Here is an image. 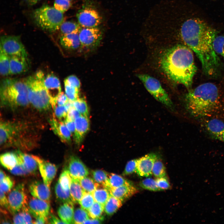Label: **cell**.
Wrapping results in <instances>:
<instances>
[{
	"label": "cell",
	"instance_id": "cell-1",
	"mask_svg": "<svg viewBox=\"0 0 224 224\" xmlns=\"http://www.w3.org/2000/svg\"><path fill=\"white\" fill-rule=\"evenodd\" d=\"M217 33L215 30L197 18L187 20L180 30L183 41L195 53L204 72L209 76L215 74L220 65V60L213 46Z\"/></svg>",
	"mask_w": 224,
	"mask_h": 224
},
{
	"label": "cell",
	"instance_id": "cell-2",
	"mask_svg": "<svg viewBox=\"0 0 224 224\" xmlns=\"http://www.w3.org/2000/svg\"><path fill=\"white\" fill-rule=\"evenodd\" d=\"M159 64L169 79L191 87L197 69L193 51L186 45L178 44L165 49L160 55Z\"/></svg>",
	"mask_w": 224,
	"mask_h": 224
},
{
	"label": "cell",
	"instance_id": "cell-3",
	"mask_svg": "<svg viewBox=\"0 0 224 224\" xmlns=\"http://www.w3.org/2000/svg\"><path fill=\"white\" fill-rule=\"evenodd\" d=\"M184 99L187 111L196 118L211 115L218 110L220 106L218 89L212 83H203L189 90Z\"/></svg>",
	"mask_w": 224,
	"mask_h": 224
},
{
	"label": "cell",
	"instance_id": "cell-4",
	"mask_svg": "<svg viewBox=\"0 0 224 224\" xmlns=\"http://www.w3.org/2000/svg\"><path fill=\"white\" fill-rule=\"evenodd\" d=\"M0 96L3 104L12 107L25 106L30 102L24 80H2L0 85Z\"/></svg>",
	"mask_w": 224,
	"mask_h": 224
},
{
	"label": "cell",
	"instance_id": "cell-5",
	"mask_svg": "<svg viewBox=\"0 0 224 224\" xmlns=\"http://www.w3.org/2000/svg\"><path fill=\"white\" fill-rule=\"evenodd\" d=\"M45 75L41 70L24 80L29 102L40 110H48L51 106L44 84Z\"/></svg>",
	"mask_w": 224,
	"mask_h": 224
},
{
	"label": "cell",
	"instance_id": "cell-6",
	"mask_svg": "<svg viewBox=\"0 0 224 224\" xmlns=\"http://www.w3.org/2000/svg\"><path fill=\"white\" fill-rule=\"evenodd\" d=\"M33 16L38 26L50 32L59 29L63 22V13L47 5H44L34 10Z\"/></svg>",
	"mask_w": 224,
	"mask_h": 224
},
{
	"label": "cell",
	"instance_id": "cell-7",
	"mask_svg": "<svg viewBox=\"0 0 224 224\" xmlns=\"http://www.w3.org/2000/svg\"><path fill=\"white\" fill-rule=\"evenodd\" d=\"M137 76L147 90L156 100L170 109L173 108L171 99L157 79L145 74H138Z\"/></svg>",
	"mask_w": 224,
	"mask_h": 224
},
{
	"label": "cell",
	"instance_id": "cell-8",
	"mask_svg": "<svg viewBox=\"0 0 224 224\" xmlns=\"http://www.w3.org/2000/svg\"><path fill=\"white\" fill-rule=\"evenodd\" d=\"M0 48L9 56L27 57L25 48L18 36L4 35L1 37Z\"/></svg>",
	"mask_w": 224,
	"mask_h": 224
},
{
	"label": "cell",
	"instance_id": "cell-9",
	"mask_svg": "<svg viewBox=\"0 0 224 224\" xmlns=\"http://www.w3.org/2000/svg\"><path fill=\"white\" fill-rule=\"evenodd\" d=\"M8 199L11 211L16 213L28 207L27 196L24 184H17L9 193Z\"/></svg>",
	"mask_w": 224,
	"mask_h": 224
},
{
	"label": "cell",
	"instance_id": "cell-10",
	"mask_svg": "<svg viewBox=\"0 0 224 224\" xmlns=\"http://www.w3.org/2000/svg\"><path fill=\"white\" fill-rule=\"evenodd\" d=\"M81 46L87 49L97 47L102 39L103 33L97 27L82 28L78 33Z\"/></svg>",
	"mask_w": 224,
	"mask_h": 224
},
{
	"label": "cell",
	"instance_id": "cell-11",
	"mask_svg": "<svg viewBox=\"0 0 224 224\" xmlns=\"http://www.w3.org/2000/svg\"><path fill=\"white\" fill-rule=\"evenodd\" d=\"M78 22L82 28L98 27L102 22V18L99 12L92 7H84L77 14Z\"/></svg>",
	"mask_w": 224,
	"mask_h": 224
},
{
	"label": "cell",
	"instance_id": "cell-12",
	"mask_svg": "<svg viewBox=\"0 0 224 224\" xmlns=\"http://www.w3.org/2000/svg\"><path fill=\"white\" fill-rule=\"evenodd\" d=\"M44 84L51 106L54 108L58 97L62 92L59 80L54 75L49 74L45 76Z\"/></svg>",
	"mask_w": 224,
	"mask_h": 224
},
{
	"label": "cell",
	"instance_id": "cell-13",
	"mask_svg": "<svg viewBox=\"0 0 224 224\" xmlns=\"http://www.w3.org/2000/svg\"><path fill=\"white\" fill-rule=\"evenodd\" d=\"M37 161L38 169L43 182L49 187L55 177L57 171L56 166L40 157L32 155Z\"/></svg>",
	"mask_w": 224,
	"mask_h": 224
},
{
	"label": "cell",
	"instance_id": "cell-14",
	"mask_svg": "<svg viewBox=\"0 0 224 224\" xmlns=\"http://www.w3.org/2000/svg\"><path fill=\"white\" fill-rule=\"evenodd\" d=\"M29 212L32 216L35 218L42 217L48 220L49 215V202L33 197L28 202Z\"/></svg>",
	"mask_w": 224,
	"mask_h": 224
},
{
	"label": "cell",
	"instance_id": "cell-15",
	"mask_svg": "<svg viewBox=\"0 0 224 224\" xmlns=\"http://www.w3.org/2000/svg\"><path fill=\"white\" fill-rule=\"evenodd\" d=\"M157 159V155L151 153L138 159L136 172L141 176L151 175L154 164Z\"/></svg>",
	"mask_w": 224,
	"mask_h": 224
},
{
	"label": "cell",
	"instance_id": "cell-16",
	"mask_svg": "<svg viewBox=\"0 0 224 224\" xmlns=\"http://www.w3.org/2000/svg\"><path fill=\"white\" fill-rule=\"evenodd\" d=\"M68 170L72 178L79 179L87 176L89 174L88 168L78 157L72 156L68 161Z\"/></svg>",
	"mask_w": 224,
	"mask_h": 224
},
{
	"label": "cell",
	"instance_id": "cell-17",
	"mask_svg": "<svg viewBox=\"0 0 224 224\" xmlns=\"http://www.w3.org/2000/svg\"><path fill=\"white\" fill-rule=\"evenodd\" d=\"M205 128L209 134L214 139L224 143V122L217 118L208 119Z\"/></svg>",
	"mask_w": 224,
	"mask_h": 224
},
{
	"label": "cell",
	"instance_id": "cell-18",
	"mask_svg": "<svg viewBox=\"0 0 224 224\" xmlns=\"http://www.w3.org/2000/svg\"><path fill=\"white\" fill-rule=\"evenodd\" d=\"M74 122L75 128L73 138L76 143L79 145L90 129L89 118L81 115L76 119Z\"/></svg>",
	"mask_w": 224,
	"mask_h": 224
},
{
	"label": "cell",
	"instance_id": "cell-19",
	"mask_svg": "<svg viewBox=\"0 0 224 224\" xmlns=\"http://www.w3.org/2000/svg\"><path fill=\"white\" fill-rule=\"evenodd\" d=\"M29 190L33 197L49 202L50 188L43 181H35L32 182L29 186Z\"/></svg>",
	"mask_w": 224,
	"mask_h": 224
},
{
	"label": "cell",
	"instance_id": "cell-20",
	"mask_svg": "<svg viewBox=\"0 0 224 224\" xmlns=\"http://www.w3.org/2000/svg\"><path fill=\"white\" fill-rule=\"evenodd\" d=\"M29 67L27 57L19 55L10 56V75L25 72L27 71Z\"/></svg>",
	"mask_w": 224,
	"mask_h": 224
},
{
	"label": "cell",
	"instance_id": "cell-21",
	"mask_svg": "<svg viewBox=\"0 0 224 224\" xmlns=\"http://www.w3.org/2000/svg\"><path fill=\"white\" fill-rule=\"evenodd\" d=\"M18 127L10 122H1L0 124V142L3 145L11 141L18 131Z\"/></svg>",
	"mask_w": 224,
	"mask_h": 224
},
{
	"label": "cell",
	"instance_id": "cell-22",
	"mask_svg": "<svg viewBox=\"0 0 224 224\" xmlns=\"http://www.w3.org/2000/svg\"><path fill=\"white\" fill-rule=\"evenodd\" d=\"M110 194L122 202L135 194L138 189L130 182L121 186L109 189Z\"/></svg>",
	"mask_w": 224,
	"mask_h": 224
},
{
	"label": "cell",
	"instance_id": "cell-23",
	"mask_svg": "<svg viewBox=\"0 0 224 224\" xmlns=\"http://www.w3.org/2000/svg\"><path fill=\"white\" fill-rule=\"evenodd\" d=\"M49 122L53 132L62 142L66 143L71 142L72 134L64 121H58L53 119L50 120Z\"/></svg>",
	"mask_w": 224,
	"mask_h": 224
},
{
	"label": "cell",
	"instance_id": "cell-24",
	"mask_svg": "<svg viewBox=\"0 0 224 224\" xmlns=\"http://www.w3.org/2000/svg\"><path fill=\"white\" fill-rule=\"evenodd\" d=\"M73 202L63 203L58 209V216L65 224H73Z\"/></svg>",
	"mask_w": 224,
	"mask_h": 224
},
{
	"label": "cell",
	"instance_id": "cell-25",
	"mask_svg": "<svg viewBox=\"0 0 224 224\" xmlns=\"http://www.w3.org/2000/svg\"><path fill=\"white\" fill-rule=\"evenodd\" d=\"M61 45L68 49L75 50L81 46L78 33H72L62 35L60 39Z\"/></svg>",
	"mask_w": 224,
	"mask_h": 224
},
{
	"label": "cell",
	"instance_id": "cell-26",
	"mask_svg": "<svg viewBox=\"0 0 224 224\" xmlns=\"http://www.w3.org/2000/svg\"><path fill=\"white\" fill-rule=\"evenodd\" d=\"M20 161L24 167L29 174L35 173L38 168V163L33 157L20 151L17 152Z\"/></svg>",
	"mask_w": 224,
	"mask_h": 224
},
{
	"label": "cell",
	"instance_id": "cell-27",
	"mask_svg": "<svg viewBox=\"0 0 224 224\" xmlns=\"http://www.w3.org/2000/svg\"><path fill=\"white\" fill-rule=\"evenodd\" d=\"M17 154L12 152H7L0 156L1 164L4 168L9 170H12L16 165L19 161Z\"/></svg>",
	"mask_w": 224,
	"mask_h": 224
},
{
	"label": "cell",
	"instance_id": "cell-28",
	"mask_svg": "<svg viewBox=\"0 0 224 224\" xmlns=\"http://www.w3.org/2000/svg\"><path fill=\"white\" fill-rule=\"evenodd\" d=\"M71 198L74 203H79L85 192L78 179L72 178V181L69 188Z\"/></svg>",
	"mask_w": 224,
	"mask_h": 224
},
{
	"label": "cell",
	"instance_id": "cell-29",
	"mask_svg": "<svg viewBox=\"0 0 224 224\" xmlns=\"http://www.w3.org/2000/svg\"><path fill=\"white\" fill-rule=\"evenodd\" d=\"M122 202L111 194L104 206V210L108 216L114 214L122 205Z\"/></svg>",
	"mask_w": 224,
	"mask_h": 224
},
{
	"label": "cell",
	"instance_id": "cell-30",
	"mask_svg": "<svg viewBox=\"0 0 224 224\" xmlns=\"http://www.w3.org/2000/svg\"><path fill=\"white\" fill-rule=\"evenodd\" d=\"M92 194L95 201L104 206L110 194L107 188L99 184Z\"/></svg>",
	"mask_w": 224,
	"mask_h": 224
},
{
	"label": "cell",
	"instance_id": "cell-31",
	"mask_svg": "<svg viewBox=\"0 0 224 224\" xmlns=\"http://www.w3.org/2000/svg\"><path fill=\"white\" fill-rule=\"evenodd\" d=\"M15 215L13 218L15 224H34L32 215L29 211L28 207L24 208Z\"/></svg>",
	"mask_w": 224,
	"mask_h": 224
},
{
	"label": "cell",
	"instance_id": "cell-32",
	"mask_svg": "<svg viewBox=\"0 0 224 224\" xmlns=\"http://www.w3.org/2000/svg\"><path fill=\"white\" fill-rule=\"evenodd\" d=\"M92 179L98 184L102 185L108 189L110 188L108 180L109 174L102 170H96L91 172Z\"/></svg>",
	"mask_w": 224,
	"mask_h": 224
},
{
	"label": "cell",
	"instance_id": "cell-33",
	"mask_svg": "<svg viewBox=\"0 0 224 224\" xmlns=\"http://www.w3.org/2000/svg\"><path fill=\"white\" fill-rule=\"evenodd\" d=\"M82 27L78 23L72 21L63 22L60 28L62 35L72 33H79Z\"/></svg>",
	"mask_w": 224,
	"mask_h": 224
},
{
	"label": "cell",
	"instance_id": "cell-34",
	"mask_svg": "<svg viewBox=\"0 0 224 224\" xmlns=\"http://www.w3.org/2000/svg\"><path fill=\"white\" fill-rule=\"evenodd\" d=\"M0 72L2 76L10 75V56L0 48Z\"/></svg>",
	"mask_w": 224,
	"mask_h": 224
},
{
	"label": "cell",
	"instance_id": "cell-35",
	"mask_svg": "<svg viewBox=\"0 0 224 224\" xmlns=\"http://www.w3.org/2000/svg\"><path fill=\"white\" fill-rule=\"evenodd\" d=\"M55 192L57 198L63 203L73 202L69 189L66 190L63 189L58 181L55 186Z\"/></svg>",
	"mask_w": 224,
	"mask_h": 224
},
{
	"label": "cell",
	"instance_id": "cell-36",
	"mask_svg": "<svg viewBox=\"0 0 224 224\" xmlns=\"http://www.w3.org/2000/svg\"><path fill=\"white\" fill-rule=\"evenodd\" d=\"M78 180L82 187L86 192L92 194L99 185L92 178L87 176Z\"/></svg>",
	"mask_w": 224,
	"mask_h": 224
},
{
	"label": "cell",
	"instance_id": "cell-37",
	"mask_svg": "<svg viewBox=\"0 0 224 224\" xmlns=\"http://www.w3.org/2000/svg\"><path fill=\"white\" fill-rule=\"evenodd\" d=\"M108 178L109 189L117 188L131 182L122 176L113 173L109 174Z\"/></svg>",
	"mask_w": 224,
	"mask_h": 224
},
{
	"label": "cell",
	"instance_id": "cell-38",
	"mask_svg": "<svg viewBox=\"0 0 224 224\" xmlns=\"http://www.w3.org/2000/svg\"><path fill=\"white\" fill-rule=\"evenodd\" d=\"M74 107L83 116L89 117V109L86 100L79 98L73 102Z\"/></svg>",
	"mask_w": 224,
	"mask_h": 224
},
{
	"label": "cell",
	"instance_id": "cell-39",
	"mask_svg": "<svg viewBox=\"0 0 224 224\" xmlns=\"http://www.w3.org/2000/svg\"><path fill=\"white\" fill-rule=\"evenodd\" d=\"M87 211L81 207L75 209L74 212L73 224H83L89 218Z\"/></svg>",
	"mask_w": 224,
	"mask_h": 224
},
{
	"label": "cell",
	"instance_id": "cell-40",
	"mask_svg": "<svg viewBox=\"0 0 224 224\" xmlns=\"http://www.w3.org/2000/svg\"><path fill=\"white\" fill-rule=\"evenodd\" d=\"M63 189H69L72 181V177L68 169L64 170L60 175L58 181Z\"/></svg>",
	"mask_w": 224,
	"mask_h": 224
},
{
	"label": "cell",
	"instance_id": "cell-41",
	"mask_svg": "<svg viewBox=\"0 0 224 224\" xmlns=\"http://www.w3.org/2000/svg\"><path fill=\"white\" fill-rule=\"evenodd\" d=\"M104 210V206L95 201L87 212L90 217L95 218L101 217Z\"/></svg>",
	"mask_w": 224,
	"mask_h": 224
},
{
	"label": "cell",
	"instance_id": "cell-42",
	"mask_svg": "<svg viewBox=\"0 0 224 224\" xmlns=\"http://www.w3.org/2000/svg\"><path fill=\"white\" fill-rule=\"evenodd\" d=\"M65 94L68 100L74 101L79 98L80 89L64 82Z\"/></svg>",
	"mask_w": 224,
	"mask_h": 224
},
{
	"label": "cell",
	"instance_id": "cell-43",
	"mask_svg": "<svg viewBox=\"0 0 224 224\" xmlns=\"http://www.w3.org/2000/svg\"><path fill=\"white\" fill-rule=\"evenodd\" d=\"M152 174L156 178L166 176L165 167L161 161L157 159L155 161L152 169Z\"/></svg>",
	"mask_w": 224,
	"mask_h": 224
},
{
	"label": "cell",
	"instance_id": "cell-44",
	"mask_svg": "<svg viewBox=\"0 0 224 224\" xmlns=\"http://www.w3.org/2000/svg\"><path fill=\"white\" fill-rule=\"evenodd\" d=\"M213 46L215 52L224 60V35H217L213 40Z\"/></svg>",
	"mask_w": 224,
	"mask_h": 224
},
{
	"label": "cell",
	"instance_id": "cell-45",
	"mask_svg": "<svg viewBox=\"0 0 224 224\" xmlns=\"http://www.w3.org/2000/svg\"><path fill=\"white\" fill-rule=\"evenodd\" d=\"M95 201L92 194L85 192L79 203L81 208L87 211Z\"/></svg>",
	"mask_w": 224,
	"mask_h": 224
},
{
	"label": "cell",
	"instance_id": "cell-46",
	"mask_svg": "<svg viewBox=\"0 0 224 224\" xmlns=\"http://www.w3.org/2000/svg\"><path fill=\"white\" fill-rule=\"evenodd\" d=\"M140 186L143 189L152 191H158L161 190L158 187L156 180L148 178L142 180L139 184Z\"/></svg>",
	"mask_w": 224,
	"mask_h": 224
},
{
	"label": "cell",
	"instance_id": "cell-47",
	"mask_svg": "<svg viewBox=\"0 0 224 224\" xmlns=\"http://www.w3.org/2000/svg\"><path fill=\"white\" fill-rule=\"evenodd\" d=\"M71 4V2L66 0H55L54 7L63 13L69 9Z\"/></svg>",
	"mask_w": 224,
	"mask_h": 224
},
{
	"label": "cell",
	"instance_id": "cell-48",
	"mask_svg": "<svg viewBox=\"0 0 224 224\" xmlns=\"http://www.w3.org/2000/svg\"><path fill=\"white\" fill-rule=\"evenodd\" d=\"M68 110L65 105H58L54 108L55 114L60 121H63V119L64 121L67 118Z\"/></svg>",
	"mask_w": 224,
	"mask_h": 224
},
{
	"label": "cell",
	"instance_id": "cell-49",
	"mask_svg": "<svg viewBox=\"0 0 224 224\" xmlns=\"http://www.w3.org/2000/svg\"><path fill=\"white\" fill-rule=\"evenodd\" d=\"M14 185V182L11 178L6 175L4 179L0 182V189L5 193L9 191Z\"/></svg>",
	"mask_w": 224,
	"mask_h": 224
},
{
	"label": "cell",
	"instance_id": "cell-50",
	"mask_svg": "<svg viewBox=\"0 0 224 224\" xmlns=\"http://www.w3.org/2000/svg\"><path fill=\"white\" fill-rule=\"evenodd\" d=\"M138 159H134L128 161L126 165L123 175H127L136 172Z\"/></svg>",
	"mask_w": 224,
	"mask_h": 224
},
{
	"label": "cell",
	"instance_id": "cell-51",
	"mask_svg": "<svg viewBox=\"0 0 224 224\" xmlns=\"http://www.w3.org/2000/svg\"><path fill=\"white\" fill-rule=\"evenodd\" d=\"M19 158L18 163L13 168L9 170L10 172L16 175H25L29 174L21 163L19 156Z\"/></svg>",
	"mask_w": 224,
	"mask_h": 224
},
{
	"label": "cell",
	"instance_id": "cell-52",
	"mask_svg": "<svg viewBox=\"0 0 224 224\" xmlns=\"http://www.w3.org/2000/svg\"><path fill=\"white\" fill-rule=\"evenodd\" d=\"M157 185L161 190L167 189L170 187V185L166 176L157 178L156 180Z\"/></svg>",
	"mask_w": 224,
	"mask_h": 224
},
{
	"label": "cell",
	"instance_id": "cell-53",
	"mask_svg": "<svg viewBox=\"0 0 224 224\" xmlns=\"http://www.w3.org/2000/svg\"><path fill=\"white\" fill-rule=\"evenodd\" d=\"M64 82L67 83L80 89L81 83L78 78L75 76L72 75L66 78Z\"/></svg>",
	"mask_w": 224,
	"mask_h": 224
},
{
	"label": "cell",
	"instance_id": "cell-54",
	"mask_svg": "<svg viewBox=\"0 0 224 224\" xmlns=\"http://www.w3.org/2000/svg\"><path fill=\"white\" fill-rule=\"evenodd\" d=\"M82 115L74 106L70 108L68 110L66 119L74 121Z\"/></svg>",
	"mask_w": 224,
	"mask_h": 224
},
{
	"label": "cell",
	"instance_id": "cell-55",
	"mask_svg": "<svg viewBox=\"0 0 224 224\" xmlns=\"http://www.w3.org/2000/svg\"><path fill=\"white\" fill-rule=\"evenodd\" d=\"M0 203L1 206L11 211L8 198L5 193L0 189Z\"/></svg>",
	"mask_w": 224,
	"mask_h": 224
},
{
	"label": "cell",
	"instance_id": "cell-56",
	"mask_svg": "<svg viewBox=\"0 0 224 224\" xmlns=\"http://www.w3.org/2000/svg\"><path fill=\"white\" fill-rule=\"evenodd\" d=\"M68 100L66 94L62 92L58 97L57 104L58 105H64Z\"/></svg>",
	"mask_w": 224,
	"mask_h": 224
},
{
	"label": "cell",
	"instance_id": "cell-57",
	"mask_svg": "<svg viewBox=\"0 0 224 224\" xmlns=\"http://www.w3.org/2000/svg\"><path fill=\"white\" fill-rule=\"evenodd\" d=\"M64 122L72 134L73 135L75 128L74 121L70 120L66 118Z\"/></svg>",
	"mask_w": 224,
	"mask_h": 224
},
{
	"label": "cell",
	"instance_id": "cell-58",
	"mask_svg": "<svg viewBox=\"0 0 224 224\" xmlns=\"http://www.w3.org/2000/svg\"><path fill=\"white\" fill-rule=\"evenodd\" d=\"M48 222L50 224H65L61 219L53 214H49L48 218Z\"/></svg>",
	"mask_w": 224,
	"mask_h": 224
},
{
	"label": "cell",
	"instance_id": "cell-59",
	"mask_svg": "<svg viewBox=\"0 0 224 224\" xmlns=\"http://www.w3.org/2000/svg\"><path fill=\"white\" fill-rule=\"evenodd\" d=\"M104 220V217L102 216L99 218H88L83 224H99L101 223Z\"/></svg>",
	"mask_w": 224,
	"mask_h": 224
},
{
	"label": "cell",
	"instance_id": "cell-60",
	"mask_svg": "<svg viewBox=\"0 0 224 224\" xmlns=\"http://www.w3.org/2000/svg\"><path fill=\"white\" fill-rule=\"evenodd\" d=\"M48 222V220L43 217H37L35 218L34 224H44Z\"/></svg>",
	"mask_w": 224,
	"mask_h": 224
},
{
	"label": "cell",
	"instance_id": "cell-61",
	"mask_svg": "<svg viewBox=\"0 0 224 224\" xmlns=\"http://www.w3.org/2000/svg\"><path fill=\"white\" fill-rule=\"evenodd\" d=\"M6 175L4 172L1 169L0 171V182L3 180Z\"/></svg>",
	"mask_w": 224,
	"mask_h": 224
},
{
	"label": "cell",
	"instance_id": "cell-62",
	"mask_svg": "<svg viewBox=\"0 0 224 224\" xmlns=\"http://www.w3.org/2000/svg\"><path fill=\"white\" fill-rule=\"evenodd\" d=\"M28 3L30 5H34L40 0H26Z\"/></svg>",
	"mask_w": 224,
	"mask_h": 224
},
{
	"label": "cell",
	"instance_id": "cell-63",
	"mask_svg": "<svg viewBox=\"0 0 224 224\" xmlns=\"http://www.w3.org/2000/svg\"><path fill=\"white\" fill-rule=\"evenodd\" d=\"M66 0L68 1H70V2H71V1H72V0Z\"/></svg>",
	"mask_w": 224,
	"mask_h": 224
}]
</instances>
